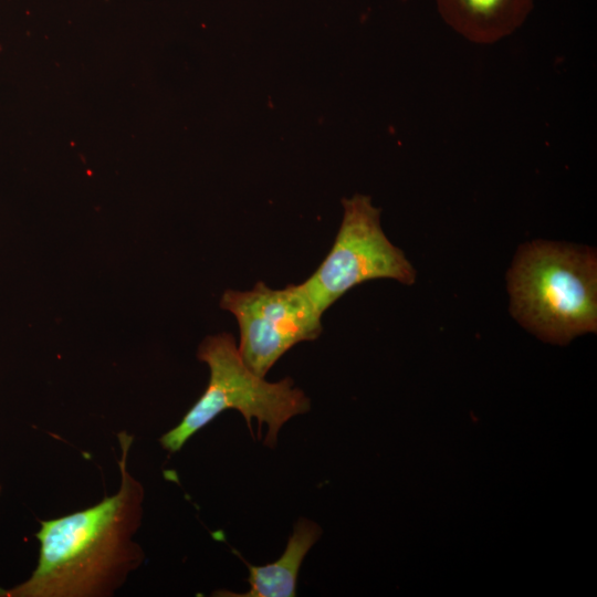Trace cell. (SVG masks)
<instances>
[{
	"mask_svg": "<svg viewBox=\"0 0 597 597\" xmlns=\"http://www.w3.org/2000/svg\"><path fill=\"white\" fill-rule=\"evenodd\" d=\"M321 527L306 519H300L293 527L283 554L273 563L254 566L244 562L249 569L250 589L244 594L219 591L218 596L234 597H293L301 564L317 542Z\"/></svg>",
	"mask_w": 597,
	"mask_h": 597,
	"instance_id": "cell-7",
	"label": "cell"
},
{
	"mask_svg": "<svg viewBox=\"0 0 597 597\" xmlns=\"http://www.w3.org/2000/svg\"><path fill=\"white\" fill-rule=\"evenodd\" d=\"M447 24L471 42L494 43L526 19L533 0H437Z\"/></svg>",
	"mask_w": 597,
	"mask_h": 597,
	"instance_id": "cell-6",
	"label": "cell"
},
{
	"mask_svg": "<svg viewBox=\"0 0 597 597\" xmlns=\"http://www.w3.org/2000/svg\"><path fill=\"white\" fill-rule=\"evenodd\" d=\"M513 317L540 338L565 344L597 328V258L588 247L535 240L506 275Z\"/></svg>",
	"mask_w": 597,
	"mask_h": 597,
	"instance_id": "cell-2",
	"label": "cell"
},
{
	"mask_svg": "<svg viewBox=\"0 0 597 597\" xmlns=\"http://www.w3.org/2000/svg\"><path fill=\"white\" fill-rule=\"evenodd\" d=\"M197 356L209 367V383L181 421L159 438L169 453L179 451L197 431L228 409H235L244 417L253 437L252 418L256 419L259 438L262 426L266 425L263 443L273 448L282 426L310 410V399L294 387L292 378L270 383L254 374L244 364L230 333L207 336Z\"/></svg>",
	"mask_w": 597,
	"mask_h": 597,
	"instance_id": "cell-3",
	"label": "cell"
},
{
	"mask_svg": "<svg viewBox=\"0 0 597 597\" xmlns=\"http://www.w3.org/2000/svg\"><path fill=\"white\" fill-rule=\"evenodd\" d=\"M2 490H3L2 483L0 482V496H1V494H2Z\"/></svg>",
	"mask_w": 597,
	"mask_h": 597,
	"instance_id": "cell-8",
	"label": "cell"
},
{
	"mask_svg": "<svg viewBox=\"0 0 597 597\" xmlns=\"http://www.w3.org/2000/svg\"><path fill=\"white\" fill-rule=\"evenodd\" d=\"M343 220L326 258L302 284L321 313L354 286L392 279L410 285L417 272L405 253L394 245L380 226V209L368 196L343 199Z\"/></svg>",
	"mask_w": 597,
	"mask_h": 597,
	"instance_id": "cell-4",
	"label": "cell"
},
{
	"mask_svg": "<svg viewBox=\"0 0 597 597\" xmlns=\"http://www.w3.org/2000/svg\"><path fill=\"white\" fill-rule=\"evenodd\" d=\"M121 484L87 509L40 521L38 563L23 582L0 587V597H111L144 561L134 541L145 490L128 467L133 436L117 434Z\"/></svg>",
	"mask_w": 597,
	"mask_h": 597,
	"instance_id": "cell-1",
	"label": "cell"
},
{
	"mask_svg": "<svg viewBox=\"0 0 597 597\" xmlns=\"http://www.w3.org/2000/svg\"><path fill=\"white\" fill-rule=\"evenodd\" d=\"M220 306L235 317L239 353L261 377L294 345L314 341L322 332L323 313L302 283L274 290L260 281L251 290H226Z\"/></svg>",
	"mask_w": 597,
	"mask_h": 597,
	"instance_id": "cell-5",
	"label": "cell"
}]
</instances>
